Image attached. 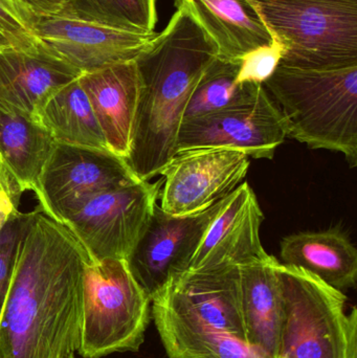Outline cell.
Instances as JSON below:
<instances>
[{"label":"cell","mask_w":357,"mask_h":358,"mask_svg":"<svg viewBox=\"0 0 357 358\" xmlns=\"http://www.w3.org/2000/svg\"><path fill=\"white\" fill-rule=\"evenodd\" d=\"M284 320L279 358H357V309L345 294L298 267L277 266Z\"/></svg>","instance_id":"obj_5"},{"label":"cell","mask_w":357,"mask_h":358,"mask_svg":"<svg viewBox=\"0 0 357 358\" xmlns=\"http://www.w3.org/2000/svg\"><path fill=\"white\" fill-rule=\"evenodd\" d=\"M163 179L138 180L103 192L84 202L64 221L89 260H127L157 204Z\"/></svg>","instance_id":"obj_7"},{"label":"cell","mask_w":357,"mask_h":358,"mask_svg":"<svg viewBox=\"0 0 357 358\" xmlns=\"http://www.w3.org/2000/svg\"><path fill=\"white\" fill-rule=\"evenodd\" d=\"M283 48L277 40L260 46L239 60L237 83L262 84L263 85L280 65Z\"/></svg>","instance_id":"obj_26"},{"label":"cell","mask_w":357,"mask_h":358,"mask_svg":"<svg viewBox=\"0 0 357 358\" xmlns=\"http://www.w3.org/2000/svg\"><path fill=\"white\" fill-rule=\"evenodd\" d=\"M151 315L226 334L247 345L240 309L239 266L188 269L151 301Z\"/></svg>","instance_id":"obj_10"},{"label":"cell","mask_w":357,"mask_h":358,"mask_svg":"<svg viewBox=\"0 0 357 358\" xmlns=\"http://www.w3.org/2000/svg\"><path fill=\"white\" fill-rule=\"evenodd\" d=\"M263 220L257 196L245 181L224 198L188 269L240 266L266 258L260 237Z\"/></svg>","instance_id":"obj_14"},{"label":"cell","mask_w":357,"mask_h":358,"mask_svg":"<svg viewBox=\"0 0 357 358\" xmlns=\"http://www.w3.org/2000/svg\"><path fill=\"white\" fill-rule=\"evenodd\" d=\"M0 33L8 38L14 48H33L38 43L10 0H0Z\"/></svg>","instance_id":"obj_27"},{"label":"cell","mask_w":357,"mask_h":358,"mask_svg":"<svg viewBox=\"0 0 357 358\" xmlns=\"http://www.w3.org/2000/svg\"><path fill=\"white\" fill-rule=\"evenodd\" d=\"M286 138V125L274 99L262 84H247L232 104L182 123L175 153L224 147L245 151L252 159H272Z\"/></svg>","instance_id":"obj_8"},{"label":"cell","mask_w":357,"mask_h":358,"mask_svg":"<svg viewBox=\"0 0 357 358\" xmlns=\"http://www.w3.org/2000/svg\"><path fill=\"white\" fill-rule=\"evenodd\" d=\"M150 319V299L134 279L127 261H92L86 256L80 357L136 352Z\"/></svg>","instance_id":"obj_6"},{"label":"cell","mask_w":357,"mask_h":358,"mask_svg":"<svg viewBox=\"0 0 357 358\" xmlns=\"http://www.w3.org/2000/svg\"><path fill=\"white\" fill-rule=\"evenodd\" d=\"M169 358H266L234 336L152 315Z\"/></svg>","instance_id":"obj_22"},{"label":"cell","mask_w":357,"mask_h":358,"mask_svg":"<svg viewBox=\"0 0 357 358\" xmlns=\"http://www.w3.org/2000/svg\"><path fill=\"white\" fill-rule=\"evenodd\" d=\"M12 44L8 41V38L3 35V34L0 33V52L4 48H12ZM14 48V46H13Z\"/></svg>","instance_id":"obj_30"},{"label":"cell","mask_w":357,"mask_h":358,"mask_svg":"<svg viewBox=\"0 0 357 358\" xmlns=\"http://www.w3.org/2000/svg\"><path fill=\"white\" fill-rule=\"evenodd\" d=\"M187 0H176V6H180V4L184 3Z\"/></svg>","instance_id":"obj_31"},{"label":"cell","mask_w":357,"mask_h":358,"mask_svg":"<svg viewBox=\"0 0 357 358\" xmlns=\"http://www.w3.org/2000/svg\"><path fill=\"white\" fill-rule=\"evenodd\" d=\"M138 180L126 159L111 151L56 143L35 195L40 208L63 224L92 196Z\"/></svg>","instance_id":"obj_9"},{"label":"cell","mask_w":357,"mask_h":358,"mask_svg":"<svg viewBox=\"0 0 357 358\" xmlns=\"http://www.w3.org/2000/svg\"><path fill=\"white\" fill-rule=\"evenodd\" d=\"M136 59L140 90L126 162L136 178L161 176L175 155L189 99L218 50L184 3Z\"/></svg>","instance_id":"obj_2"},{"label":"cell","mask_w":357,"mask_h":358,"mask_svg":"<svg viewBox=\"0 0 357 358\" xmlns=\"http://www.w3.org/2000/svg\"><path fill=\"white\" fill-rule=\"evenodd\" d=\"M79 82L92 105L107 148L127 159L140 90L136 61L82 73Z\"/></svg>","instance_id":"obj_16"},{"label":"cell","mask_w":357,"mask_h":358,"mask_svg":"<svg viewBox=\"0 0 357 358\" xmlns=\"http://www.w3.org/2000/svg\"><path fill=\"white\" fill-rule=\"evenodd\" d=\"M19 204L6 191L0 189V231L3 229L10 217L18 210Z\"/></svg>","instance_id":"obj_29"},{"label":"cell","mask_w":357,"mask_h":358,"mask_svg":"<svg viewBox=\"0 0 357 358\" xmlns=\"http://www.w3.org/2000/svg\"><path fill=\"white\" fill-rule=\"evenodd\" d=\"M85 258L73 233L38 206L0 317V358L77 357Z\"/></svg>","instance_id":"obj_1"},{"label":"cell","mask_w":357,"mask_h":358,"mask_svg":"<svg viewBox=\"0 0 357 358\" xmlns=\"http://www.w3.org/2000/svg\"><path fill=\"white\" fill-rule=\"evenodd\" d=\"M224 199L198 214L173 216L156 204L127 264L150 301L189 268Z\"/></svg>","instance_id":"obj_12"},{"label":"cell","mask_w":357,"mask_h":358,"mask_svg":"<svg viewBox=\"0 0 357 358\" xmlns=\"http://www.w3.org/2000/svg\"><path fill=\"white\" fill-rule=\"evenodd\" d=\"M279 261L268 255L239 266L240 309L247 343L266 358H279L284 299L277 273Z\"/></svg>","instance_id":"obj_17"},{"label":"cell","mask_w":357,"mask_h":358,"mask_svg":"<svg viewBox=\"0 0 357 358\" xmlns=\"http://www.w3.org/2000/svg\"><path fill=\"white\" fill-rule=\"evenodd\" d=\"M238 69L239 61L217 57L195 86L184 109L182 123L215 113L238 100L247 87V84L237 83Z\"/></svg>","instance_id":"obj_24"},{"label":"cell","mask_w":357,"mask_h":358,"mask_svg":"<svg viewBox=\"0 0 357 358\" xmlns=\"http://www.w3.org/2000/svg\"><path fill=\"white\" fill-rule=\"evenodd\" d=\"M282 264L298 267L341 290L356 285L357 250L340 231H301L281 241Z\"/></svg>","instance_id":"obj_19"},{"label":"cell","mask_w":357,"mask_h":358,"mask_svg":"<svg viewBox=\"0 0 357 358\" xmlns=\"http://www.w3.org/2000/svg\"><path fill=\"white\" fill-rule=\"evenodd\" d=\"M25 23L38 43L82 73L136 61L155 35L59 15L29 16Z\"/></svg>","instance_id":"obj_13"},{"label":"cell","mask_w":357,"mask_h":358,"mask_svg":"<svg viewBox=\"0 0 357 358\" xmlns=\"http://www.w3.org/2000/svg\"><path fill=\"white\" fill-rule=\"evenodd\" d=\"M54 142L108 150L79 78L57 90L35 117Z\"/></svg>","instance_id":"obj_21"},{"label":"cell","mask_w":357,"mask_h":358,"mask_svg":"<svg viewBox=\"0 0 357 358\" xmlns=\"http://www.w3.org/2000/svg\"><path fill=\"white\" fill-rule=\"evenodd\" d=\"M0 189H4L3 183H2L1 178H0ZM6 192H8V191H6ZM8 194H10V193H8Z\"/></svg>","instance_id":"obj_32"},{"label":"cell","mask_w":357,"mask_h":358,"mask_svg":"<svg viewBox=\"0 0 357 358\" xmlns=\"http://www.w3.org/2000/svg\"><path fill=\"white\" fill-rule=\"evenodd\" d=\"M52 136L31 117L0 109V178L19 204L24 192L37 193Z\"/></svg>","instance_id":"obj_18"},{"label":"cell","mask_w":357,"mask_h":358,"mask_svg":"<svg viewBox=\"0 0 357 358\" xmlns=\"http://www.w3.org/2000/svg\"><path fill=\"white\" fill-rule=\"evenodd\" d=\"M81 75L41 44L4 48L0 52V109L35 121L48 98Z\"/></svg>","instance_id":"obj_15"},{"label":"cell","mask_w":357,"mask_h":358,"mask_svg":"<svg viewBox=\"0 0 357 358\" xmlns=\"http://www.w3.org/2000/svg\"><path fill=\"white\" fill-rule=\"evenodd\" d=\"M245 151L224 147L175 153L161 172V208L173 216L198 214L228 197L249 172Z\"/></svg>","instance_id":"obj_11"},{"label":"cell","mask_w":357,"mask_h":358,"mask_svg":"<svg viewBox=\"0 0 357 358\" xmlns=\"http://www.w3.org/2000/svg\"><path fill=\"white\" fill-rule=\"evenodd\" d=\"M283 48L280 65L357 64V0H247Z\"/></svg>","instance_id":"obj_4"},{"label":"cell","mask_w":357,"mask_h":358,"mask_svg":"<svg viewBox=\"0 0 357 358\" xmlns=\"http://www.w3.org/2000/svg\"><path fill=\"white\" fill-rule=\"evenodd\" d=\"M195 20L211 38L224 60L239 61L272 37L247 0H187Z\"/></svg>","instance_id":"obj_20"},{"label":"cell","mask_w":357,"mask_h":358,"mask_svg":"<svg viewBox=\"0 0 357 358\" xmlns=\"http://www.w3.org/2000/svg\"><path fill=\"white\" fill-rule=\"evenodd\" d=\"M10 1L20 13L25 22V18L29 16L48 17L59 15L71 0H10Z\"/></svg>","instance_id":"obj_28"},{"label":"cell","mask_w":357,"mask_h":358,"mask_svg":"<svg viewBox=\"0 0 357 358\" xmlns=\"http://www.w3.org/2000/svg\"><path fill=\"white\" fill-rule=\"evenodd\" d=\"M282 113L287 136L342 153L357 165V64L310 69L279 65L263 84Z\"/></svg>","instance_id":"obj_3"},{"label":"cell","mask_w":357,"mask_h":358,"mask_svg":"<svg viewBox=\"0 0 357 358\" xmlns=\"http://www.w3.org/2000/svg\"><path fill=\"white\" fill-rule=\"evenodd\" d=\"M59 16L152 34L157 23L156 0H71Z\"/></svg>","instance_id":"obj_23"},{"label":"cell","mask_w":357,"mask_h":358,"mask_svg":"<svg viewBox=\"0 0 357 358\" xmlns=\"http://www.w3.org/2000/svg\"><path fill=\"white\" fill-rule=\"evenodd\" d=\"M34 210H17L0 231V317L3 313L16 266L21 241L29 229Z\"/></svg>","instance_id":"obj_25"}]
</instances>
